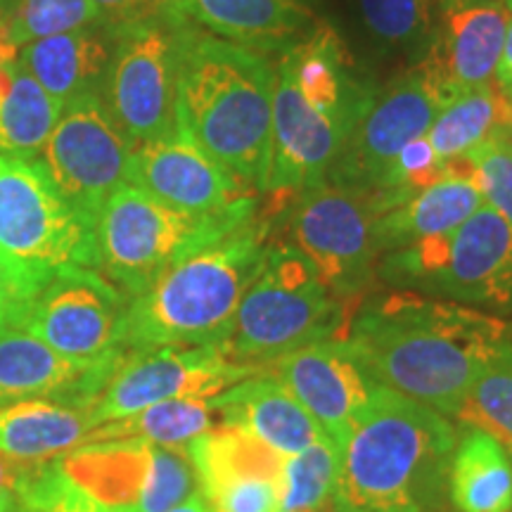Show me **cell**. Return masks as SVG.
I'll list each match as a JSON object with an SVG mask.
<instances>
[{
  "mask_svg": "<svg viewBox=\"0 0 512 512\" xmlns=\"http://www.w3.org/2000/svg\"><path fill=\"white\" fill-rule=\"evenodd\" d=\"M339 339L380 387L456 418L482 370L512 344V323L394 287L361 299Z\"/></svg>",
  "mask_w": 512,
  "mask_h": 512,
  "instance_id": "1",
  "label": "cell"
},
{
  "mask_svg": "<svg viewBox=\"0 0 512 512\" xmlns=\"http://www.w3.org/2000/svg\"><path fill=\"white\" fill-rule=\"evenodd\" d=\"M377 98L351 67L337 31L316 24L275 62L271 162L264 192L297 195L328 178Z\"/></svg>",
  "mask_w": 512,
  "mask_h": 512,
  "instance_id": "2",
  "label": "cell"
},
{
  "mask_svg": "<svg viewBox=\"0 0 512 512\" xmlns=\"http://www.w3.org/2000/svg\"><path fill=\"white\" fill-rule=\"evenodd\" d=\"M458 437L446 415L380 387L339 453L335 512H448Z\"/></svg>",
  "mask_w": 512,
  "mask_h": 512,
  "instance_id": "3",
  "label": "cell"
},
{
  "mask_svg": "<svg viewBox=\"0 0 512 512\" xmlns=\"http://www.w3.org/2000/svg\"><path fill=\"white\" fill-rule=\"evenodd\" d=\"M275 64L188 27L178 72V126L242 188L264 192L271 162Z\"/></svg>",
  "mask_w": 512,
  "mask_h": 512,
  "instance_id": "4",
  "label": "cell"
},
{
  "mask_svg": "<svg viewBox=\"0 0 512 512\" xmlns=\"http://www.w3.org/2000/svg\"><path fill=\"white\" fill-rule=\"evenodd\" d=\"M273 240V221L252 216L226 238L197 249L128 299L121 349H190L226 344L247 287Z\"/></svg>",
  "mask_w": 512,
  "mask_h": 512,
  "instance_id": "5",
  "label": "cell"
},
{
  "mask_svg": "<svg viewBox=\"0 0 512 512\" xmlns=\"http://www.w3.org/2000/svg\"><path fill=\"white\" fill-rule=\"evenodd\" d=\"M349 313L290 242L268 245L259 273L235 313L226 347L240 363L271 368L292 351L342 335Z\"/></svg>",
  "mask_w": 512,
  "mask_h": 512,
  "instance_id": "6",
  "label": "cell"
},
{
  "mask_svg": "<svg viewBox=\"0 0 512 512\" xmlns=\"http://www.w3.org/2000/svg\"><path fill=\"white\" fill-rule=\"evenodd\" d=\"M377 275L396 290L512 316V226L484 204L448 233L382 254Z\"/></svg>",
  "mask_w": 512,
  "mask_h": 512,
  "instance_id": "7",
  "label": "cell"
},
{
  "mask_svg": "<svg viewBox=\"0 0 512 512\" xmlns=\"http://www.w3.org/2000/svg\"><path fill=\"white\" fill-rule=\"evenodd\" d=\"M252 216L256 211L195 216L124 183L107 197L95 219L98 271L131 299L185 256L226 238Z\"/></svg>",
  "mask_w": 512,
  "mask_h": 512,
  "instance_id": "8",
  "label": "cell"
},
{
  "mask_svg": "<svg viewBox=\"0 0 512 512\" xmlns=\"http://www.w3.org/2000/svg\"><path fill=\"white\" fill-rule=\"evenodd\" d=\"M0 259L38 290L69 268H95V223L55 188L36 159L0 152Z\"/></svg>",
  "mask_w": 512,
  "mask_h": 512,
  "instance_id": "9",
  "label": "cell"
},
{
  "mask_svg": "<svg viewBox=\"0 0 512 512\" xmlns=\"http://www.w3.org/2000/svg\"><path fill=\"white\" fill-rule=\"evenodd\" d=\"M188 27V17L174 12L112 31L114 48L102 100L133 147L176 131L178 72Z\"/></svg>",
  "mask_w": 512,
  "mask_h": 512,
  "instance_id": "10",
  "label": "cell"
},
{
  "mask_svg": "<svg viewBox=\"0 0 512 512\" xmlns=\"http://www.w3.org/2000/svg\"><path fill=\"white\" fill-rule=\"evenodd\" d=\"M370 195L325 178L297 192L287 240L299 249L339 302H361L377 273Z\"/></svg>",
  "mask_w": 512,
  "mask_h": 512,
  "instance_id": "11",
  "label": "cell"
},
{
  "mask_svg": "<svg viewBox=\"0 0 512 512\" xmlns=\"http://www.w3.org/2000/svg\"><path fill=\"white\" fill-rule=\"evenodd\" d=\"M60 465L102 512H164L200 491L185 451L150 441L83 444Z\"/></svg>",
  "mask_w": 512,
  "mask_h": 512,
  "instance_id": "12",
  "label": "cell"
},
{
  "mask_svg": "<svg viewBox=\"0 0 512 512\" xmlns=\"http://www.w3.org/2000/svg\"><path fill=\"white\" fill-rule=\"evenodd\" d=\"M131 155L133 145L112 119L105 100L93 91L64 102L36 162L64 200L95 223L107 197L128 183Z\"/></svg>",
  "mask_w": 512,
  "mask_h": 512,
  "instance_id": "13",
  "label": "cell"
},
{
  "mask_svg": "<svg viewBox=\"0 0 512 512\" xmlns=\"http://www.w3.org/2000/svg\"><path fill=\"white\" fill-rule=\"evenodd\" d=\"M126 294L95 268H69L53 275L15 323L57 354L95 366L121 354Z\"/></svg>",
  "mask_w": 512,
  "mask_h": 512,
  "instance_id": "14",
  "label": "cell"
},
{
  "mask_svg": "<svg viewBox=\"0 0 512 512\" xmlns=\"http://www.w3.org/2000/svg\"><path fill=\"white\" fill-rule=\"evenodd\" d=\"M261 370L264 368L235 361L226 344L126 351L98 399L93 401L88 415L95 427L102 422L126 418L155 403L209 399Z\"/></svg>",
  "mask_w": 512,
  "mask_h": 512,
  "instance_id": "15",
  "label": "cell"
},
{
  "mask_svg": "<svg viewBox=\"0 0 512 512\" xmlns=\"http://www.w3.org/2000/svg\"><path fill=\"white\" fill-rule=\"evenodd\" d=\"M128 183L195 216L256 211L254 192L223 171L181 126L169 136L133 147Z\"/></svg>",
  "mask_w": 512,
  "mask_h": 512,
  "instance_id": "16",
  "label": "cell"
},
{
  "mask_svg": "<svg viewBox=\"0 0 512 512\" xmlns=\"http://www.w3.org/2000/svg\"><path fill=\"white\" fill-rule=\"evenodd\" d=\"M441 110L422 83L418 69L396 79L377 98L366 117L358 121L337 162L328 171V181L375 195L403 145L430 131Z\"/></svg>",
  "mask_w": 512,
  "mask_h": 512,
  "instance_id": "17",
  "label": "cell"
},
{
  "mask_svg": "<svg viewBox=\"0 0 512 512\" xmlns=\"http://www.w3.org/2000/svg\"><path fill=\"white\" fill-rule=\"evenodd\" d=\"M271 366L273 375L290 389L342 453L380 384L366 373L339 337L292 351Z\"/></svg>",
  "mask_w": 512,
  "mask_h": 512,
  "instance_id": "18",
  "label": "cell"
},
{
  "mask_svg": "<svg viewBox=\"0 0 512 512\" xmlns=\"http://www.w3.org/2000/svg\"><path fill=\"white\" fill-rule=\"evenodd\" d=\"M510 15L503 3L444 10L430 48L415 64L439 107H446L460 93L494 81Z\"/></svg>",
  "mask_w": 512,
  "mask_h": 512,
  "instance_id": "19",
  "label": "cell"
},
{
  "mask_svg": "<svg viewBox=\"0 0 512 512\" xmlns=\"http://www.w3.org/2000/svg\"><path fill=\"white\" fill-rule=\"evenodd\" d=\"M121 356L86 366L57 354L46 342L19 328L15 320H5L0 323V406L53 399L91 411Z\"/></svg>",
  "mask_w": 512,
  "mask_h": 512,
  "instance_id": "20",
  "label": "cell"
},
{
  "mask_svg": "<svg viewBox=\"0 0 512 512\" xmlns=\"http://www.w3.org/2000/svg\"><path fill=\"white\" fill-rule=\"evenodd\" d=\"M479 207H484V197L470 166L465 159L448 162L446 174L439 181L375 214L373 242L377 254L396 252L420 240L448 233L470 219Z\"/></svg>",
  "mask_w": 512,
  "mask_h": 512,
  "instance_id": "21",
  "label": "cell"
},
{
  "mask_svg": "<svg viewBox=\"0 0 512 512\" xmlns=\"http://www.w3.org/2000/svg\"><path fill=\"white\" fill-rule=\"evenodd\" d=\"M221 422L238 425L283 458L325 439L318 422L271 370H261L214 396Z\"/></svg>",
  "mask_w": 512,
  "mask_h": 512,
  "instance_id": "22",
  "label": "cell"
},
{
  "mask_svg": "<svg viewBox=\"0 0 512 512\" xmlns=\"http://www.w3.org/2000/svg\"><path fill=\"white\" fill-rule=\"evenodd\" d=\"M178 10L216 38L261 55H283L313 29L306 0H178Z\"/></svg>",
  "mask_w": 512,
  "mask_h": 512,
  "instance_id": "23",
  "label": "cell"
},
{
  "mask_svg": "<svg viewBox=\"0 0 512 512\" xmlns=\"http://www.w3.org/2000/svg\"><path fill=\"white\" fill-rule=\"evenodd\" d=\"M93 430L88 411L53 399L0 406V453L24 463L60 460L83 446Z\"/></svg>",
  "mask_w": 512,
  "mask_h": 512,
  "instance_id": "24",
  "label": "cell"
},
{
  "mask_svg": "<svg viewBox=\"0 0 512 512\" xmlns=\"http://www.w3.org/2000/svg\"><path fill=\"white\" fill-rule=\"evenodd\" d=\"M110 60V41L91 27L38 38L19 48L17 57V62L62 105L81 93H93L95 83L107 74Z\"/></svg>",
  "mask_w": 512,
  "mask_h": 512,
  "instance_id": "25",
  "label": "cell"
},
{
  "mask_svg": "<svg viewBox=\"0 0 512 512\" xmlns=\"http://www.w3.org/2000/svg\"><path fill=\"white\" fill-rule=\"evenodd\" d=\"M448 498L456 512H512V456L503 441L465 425L448 472Z\"/></svg>",
  "mask_w": 512,
  "mask_h": 512,
  "instance_id": "26",
  "label": "cell"
},
{
  "mask_svg": "<svg viewBox=\"0 0 512 512\" xmlns=\"http://www.w3.org/2000/svg\"><path fill=\"white\" fill-rule=\"evenodd\" d=\"M62 107L22 64H0V152L36 159L48 143Z\"/></svg>",
  "mask_w": 512,
  "mask_h": 512,
  "instance_id": "27",
  "label": "cell"
},
{
  "mask_svg": "<svg viewBox=\"0 0 512 512\" xmlns=\"http://www.w3.org/2000/svg\"><path fill=\"white\" fill-rule=\"evenodd\" d=\"M221 422L214 396L209 399H178L164 401L126 418L102 422L86 434L83 444L100 441H150V444L185 451L190 441L214 430Z\"/></svg>",
  "mask_w": 512,
  "mask_h": 512,
  "instance_id": "28",
  "label": "cell"
},
{
  "mask_svg": "<svg viewBox=\"0 0 512 512\" xmlns=\"http://www.w3.org/2000/svg\"><path fill=\"white\" fill-rule=\"evenodd\" d=\"M508 105L510 102L498 93L494 81L484 83V86L460 93L456 100L441 107L427 131V138L446 164L456 162L484 140L503 131Z\"/></svg>",
  "mask_w": 512,
  "mask_h": 512,
  "instance_id": "29",
  "label": "cell"
},
{
  "mask_svg": "<svg viewBox=\"0 0 512 512\" xmlns=\"http://www.w3.org/2000/svg\"><path fill=\"white\" fill-rule=\"evenodd\" d=\"M339 451L325 437L285 458L280 512H335Z\"/></svg>",
  "mask_w": 512,
  "mask_h": 512,
  "instance_id": "30",
  "label": "cell"
},
{
  "mask_svg": "<svg viewBox=\"0 0 512 512\" xmlns=\"http://www.w3.org/2000/svg\"><path fill=\"white\" fill-rule=\"evenodd\" d=\"M0 22L10 41L24 48L38 38L93 27L100 17L91 0H0Z\"/></svg>",
  "mask_w": 512,
  "mask_h": 512,
  "instance_id": "31",
  "label": "cell"
},
{
  "mask_svg": "<svg viewBox=\"0 0 512 512\" xmlns=\"http://www.w3.org/2000/svg\"><path fill=\"white\" fill-rule=\"evenodd\" d=\"M456 420L494 434L498 441L512 437V344L482 370Z\"/></svg>",
  "mask_w": 512,
  "mask_h": 512,
  "instance_id": "32",
  "label": "cell"
},
{
  "mask_svg": "<svg viewBox=\"0 0 512 512\" xmlns=\"http://www.w3.org/2000/svg\"><path fill=\"white\" fill-rule=\"evenodd\" d=\"M361 17L375 41L413 48L432 34V0H358Z\"/></svg>",
  "mask_w": 512,
  "mask_h": 512,
  "instance_id": "33",
  "label": "cell"
},
{
  "mask_svg": "<svg viewBox=\"0 0 512 512\" xmlns=\"http://www.w3.org/2000/svg\"><path fill=\"white\" fill-rule=\"evenodd\" d=\"M17 496L27 512H102L91 496L64 475L60 460L31 465L17 486Z\"/></svg>",
  "mask_w": 512,
  "mask_h": 512,
  "instance_id": "34",
  "label": "cell"
},
{
  "mask_svg": "<svg viewBox=\"0 0 512 512\" xmlns=\"http://www.w3.org/2000/svg\"><path fill=\"white\" fill-rule=\"evenodd\" d=\"M484 204L498 211L512 226V147L501 131L463 157Z\"/></svg>",
  "mask_w": 512,
  "mask_h": 512,
  "instance_id": "35",
  "label": "cell"
},
{
  "mask_svg": "<svg viewBox=\"0 0 512 512\" xmlns=\"http://www.w3.org/2000/svg\"><path fill=\"white\" fill-rule=\"evenodd\" d=\"M202 496L211 512H278L283 503V479H238Z\"/></svg>",
  "mask_w": 512,
  "mask_h": 512,
  "instance_id": "36",
  "label": "cell"
},
{
  "mask_svg": "<svg viewBox=\"0 0 512 512\" xmlns=\"http://www.w3.org/2000/svg\"><path fill=\"white\" fill-rule=\"evenodd\" d=\"M100 22L107 24L112 31L128 24L150 22V19L174 15L178 10V0H91Z\"/></svg>",
  "mask_w": 512,
  "mask_h": 512,
  "instance_id": "37",
  "label": "cell"
},
{
  "mask_svg": "<svg viewBox=\"0 0 512 512\" xmlns=\"http://www.w3.org/2000/svg\"><path fill=\"white\" fill-rule=\"evenodd\" d=\"M38 292L34 283L19 275L8 261L0 259V323L12 320Z\"/></svg>",
  "mask_w": 512,
  "mask_h": 512,
  "instance_id": "38",
  "label": "cell"
},
{
  "mask_svg": "<svg viewBox=\"0 0 512 512\" xmlns=\"http://www.w3.org/2000/svg\"><path fill=\"white\" fill-rule=\"evenodd\" d=\"M494 86L498 88V93H501L505 100L512 102V15L508 22V31H505L501 57H498V64H496Z\"/></svg>",
  "mask_w": 512,
  "mask_h": 512,
  "instance_id": "39",
  "label": "cell"
},
{
  "mask_svg": "<svg viewBox=\"0 0 512 512\" xmlns=\"http://www.w3.org/2000/svg\"><path fill=\"white\" fill-rule=\"evenodd\" d=\"M31 465L34 463H24V460L8 458L0 453V498L12 494V491H17L19 482L27 477Z\"/></svg>",
  "mask_w": 512,
  "mask_h": 512,
  "instance_id": "40",
  "label": "cell"
},
{
  "mask_svg": "<svg viewBox=\"0 0 512 512\" xmlns=\"http://www.w3.org/2000/svg\"><path fill=\"white\" fill-rule=\"evenodd\" d=\"M164 512H211V508H209L207 498H204L200 491H195V494H192L190 498H185L183 503H178V505H174V508H169Z\"/></svg>",
  "mask_w": 512,
  "mask_h": 512,
  "instance_id": "41",
  "label": "cell"
},
{
  "mask_svg": "<svg viewBox=\"0 0 512 512\" xmlns=\"http://www.w3.org/2000/svg\"><path fill=\"white\" fill-rule=\"evenodd\" d=\"M17 57H19V48L10 41L8 31H5L3 22H0V64L17 62Z\"/></svg>",
  "mask_w": 512,
  "mask_h": 512,
  "instance_id": "42",
  "label": "cell"
},
{
  "mask_svg": "<svg viewBox=\"0 0 512 512\" xmlns=\"http://www.w3.org/2000/svg\"><path fill=\"white\" fill-rule=\"evenodd\" d=\"M0 512H27V510H24L22 501H19L17 491H12V494L0 498Z\"/></svg>",
  "mask_w": 512,
  "mask_h": 512,
  "instance_id": "43",
  "label": "cell"
},
{
  "mask_svg": "<svg viewBox=\"0 0 512 512\" xmlns=\"http://www.w3.org/2000/svg\"><path fill=\"white\" fill-rule=\"evenodd\" d=\"M444 10L467 8V5H482V3H503V0H439Z\"/></svg>",
  "mask_w": 512,
  "mask_h": 512,
  "instance_id": "44",
  "label": "cell"
},
{
  "mask_svg": "<svg viewBox=\"0 0 512 512\" xmlns=\"http://www.w3.org/2000/svg\"><path fill=\"white\" fill-rule=\"evenodd\" d=\"M503 136L508 138V143L512 145V102L508 105V119H505V126H503Z\"/></svg>",
  "mask_w": 512,
  "mask_h": 512,
  "instance_id": "45",
  "label": "cell"
},
{
  "mask_svg": "<svg viewBox=\"0 0 512 512\" xmlns=\"http://www.w3.org/2000/svg\"><path fill=\"white\" fill-rule=\"evenodd\" d=\"M503 444H505V448H508V451H510V456H512V437H510L508 441H503Z\"/></svg>",
  "mask_w": 512,
  "mask_h": 512,
  "instance_id": "46",
  "label": "cell"
},
{
  "mask_svg": "<svg viewBox=\"0 0 512 512\" xmlns=\"http://www.w3.org/2000/svg\"><path fill=\"white\" fill-rule=\"evenodd\" d=\"M503 5H505V8H508V10L512 12V0H503Z\"/></svg>",
  "mask_w": 512,
  "mask_h": 512,
  "instance_id": "47",
  "label": "cell"
},
{
  "mask_svg": "<svg viewBox=\"0 0 512 512\" xmlns=\"http://www.w3.org/2000/svg\"><path fill=\"white\" fill-rule=\"evenodd\" d=\"M510 147H512V145H510Z\"/></svg>",
  "mask_w": 512,
  "mask_h": 512,
  "instance_id": "48",
  "label": "cell"
}]
</instances>
